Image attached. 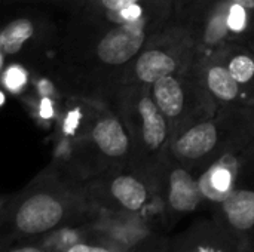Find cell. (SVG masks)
Masks as SVG:
<instances>
[{"label":"cell","instance_id":"30bf717a","mask_svg":"<svg viewBox=\"0 0 254 252\" xmlns=\"http://www.w3.org/2000/svg\"><path fill=\"white\" fill-rule=\"evenodd\" d=\"M254 163V134L237 141L196 177L207 211L222 203Z\"/></svg>","mask_w":254,"mask_h":252},{"label":"cell","instance_id":"44dd1931","mask_svg":"<svg viewBox=\"0 0 254 252\" xmlns=\"http://www.w3.org/2000/svg\"><path fill=\"white\" fill-rule=\"evenodd\" d=\"M77 0H0V4H12V3H64L73 6Z\"/></svg>","mask_w":254,"mask_h":252},{"label":"cell","instance_id":"4fadbf2b","mask_svg":"<svg viewBox=\"0 0 254 252\" xmlns=\"http://www.w3.org/2000/svg\"><path fill=\"white\" fill-rule=\"evenodd\" d=\"M168 252H241L234 238L210 215L196 218L170 238Z\"/></svg>","mask_w":254,"mask_h":252},{"label":"cell","instance_id":"e0dca14e","mask_svg":"<svg viewBox=\"0 0 254 252\" xmlns=\"http://www.w3.org/2000/svg\"><path fill=\"white\" fill-rule=\"evenodd\" d=\"M65 252H129L128 250L98 236L91 235L88 239L80 241L70 247Z\"/></svg>","mask_w":254,"mask_h":252},{"label":"cell","instance_id":"ac0fdd59","mask_svg":"<svg viewBox=\"0 0 254 252\" xmlns=\"http://www.w3.org/2000/svg\"><path fill=\"white\" fill-rule=\"evenodd\" d=\"M0 252H48L34 241H24L18 244H12L7 247H1Z\"/></svg>","mask_w":254,"mask_h":252},{"label":"cell","instance_id":"5b68a950","mask_svg":"<svg viewBox=\"0 0 254 252\" xmlns=\"http://www.w3.org/2000/svg\"><path fill=\"white\" fill-rule=\"evenodd\" d=\"M177 24L189 36L198 58L254 39V12L232 0H179Z\"/></svg>","mask_w":254,"mask_h":252},{"label":"cell","instance_id":"6da1fadb","mask_svg":"<svg viewBox=\"0 0 254 252\" xmlns=\"http://www.w3.org/2000/svg\"><path fill=\"white\" fill-rule=\"evenodd\" d=\"M179 0H77L64 37V76L82 98L109 104L135 56L176 22Z\"/></svg>","mask_w":254,"mask_h":252},{"label":"cell","instance_id":"9c48e42d","mask_svg":"<svg viewBox=\"0 0 254 252\" xmlns=\"http://www.w3.org/2000/svg\"><path fill=\"white\" fill-rule=\"evenodd\" d=\"M159 198L164 211V227L171 230L182 218L207 209L198 177L170 154L156 174Z\"/></svg>","mask_w":254,"mask_h":252},{"label":"cell","instance_id":"d4e9b609","mask_svg":"<svg viewBox=\"0 0 254 252\" xmlns=\"http://www.w3.org/2000/svg\"><path fill=\"white\" fill-rule=\"evenodd\" d=\"M1 102H3V95L0 94V104H1Z\"/></svg>","mask_w":254,"mask_h":252},{"label":"cell","instance_id":"2e32d148","mask_svg":"<svg viewBox=\"0 0 254 252\" xmlns=\"http://www.w3.org/2000/svg\"><path fill=\"white\" fill-rule=\"evenodd\" d=\"M40 28L42 25L36 19L27 16L12 19L0 30V53H19L30 42L40 36Z\"/></svg>","mask_w":254,"mask_h":252},{"label":"cell","instance_id":"7c38bea8","mask_svg":"<svg viewBox=\"0 0 254 252\" xmlns=\"http://www.w3.org/2000/svg\"><path fill=\"white\" fill-rule=\"evenodd\" d=\"M88 224L94 236L107 239L129 252L152 245L167 233L158 223L146 217L122 212L97 211Z\"/></svg>","mask_w":254,"mask_h":252},{"label":"cell","instance_id":"d6986e66","mask_svg":"<svg viewBox=\"0 0 254 252\" xmlns=\"http://www.w3.org/2000/svg\"><path fill=\"white\" fill-rule=\"evenodd\" d=\"M24 83V71H21L19 68H9L7 74H6V85L12 89L21 86Z\"/></svg>","mask_w":254,"mask_h":252},{"label":"cell","instance_id":"8fae6325","mask_svg":"<svg viewBox=\"0 0 254 252\" xmlns=\"http://www.w3.org/2000/svg\"><path fill=\"white\" fill-rule=\"evenodd\" d=\"M211 217L234 238L241 252L254 251V163Z\"/></svg>","mask_w":254,"mask_h":252},{"label":"cell","instance_id":"7402d4cb","mask_svg":"<svg viewBox=\"0 0 254 252\" xmlns=\"http://www.w3.org/2000/svg\"><path fill=\"white\" fill-rule=\"evenodd\" d=\"M15 195H16V193H12V195H0V218H1L3 214L9 209L10 203H12L13 199H15Z\"/></svg>","mask_w":254,"mask_h":252},{"label":"cell","instance_id":"8992f818","mask_svg":"<svg viewBox=\"0 0 254 252\" xmlns=\"http://www.w3.org/2000/svg\"><path fill=\"white\" fill-rule=\"evenodd\" d=\"M80 184L95 211L146 217L165 230L156 177L125 166L106 171Z\"/></svg>","mask_w":254,"mask_h":252},{"label":"cell","instance_id":"cb8c5ba5","mask_svg":"<svg viewBox=\"0 0 254 252\" xmlns=\"http://www.w3.org/2000/svg\"><path fill=\"white\" fill-rule=\"evenodd\" d=\"M232 1H235V3H238V4L244 6L246 9L253 10L254 12V0H232Z\"/></svg>","mask_w":254,"mask_h":252},{"label":"cell","instance_id":"603a6c76","mask_svg":"<svg viewBox=\"0 0 254 252\" xmlns=\"http://www.w3.org/2000/svg\"><path fill=\"white\" fill-rule=\"evenodd\" d=\"M40 114H42V117L45 119H48L49 116H52V107H51V102L49 101H43V104H42V107H40Z\"/></svg>","mask_w":254,"mask_h":252},{"label":"cell","instance_id":"7a4b0ae2","mask_svg":"<svg viewBox=\"0 0 254 252\" xmlns=\"http://www.w3.org/2000/svg\"><path fill=\"white\" fill-rule=\"evenodd\" d=\"M95 214L82 184L60 166L51 165L16 192L0 218V248L31 241L65 224L89 221Z\"/></svg>","mask_w":254,"mask_h":252},{"label":"cell","instance_id":"52a82bcc","mask_svg":"<svg viewBox=\"0 0 254 252\" xmlns=\"http://www.w3.org/2000/svg\"><path fill=\"white\" fill-rule=\"evenodd\" d=\"M150 95L171 126L173 137L188 125L211 116L217 105L204 88L196 62L174 74L156 80Z\"/></svg>","mask_w":254,"mask_h":252},{"label":"cell","instance_id":"3957f363","mask_svg":"<svg viewBox=\"0 0 254 252\" xmlns=\"http://www.w3.org/2000/svg\"><path fill=\"white\" fill-rule=\"evenodd\" d=\"M107 105L121 116L129 132L132 143L129 166L156 177L168 156L173 132L150 89L141 85H122Z\"/></svg>","mask_w":254,"mask_h":252},{"label":"cell","instance_id":"4316f807","mask_svg":"<svg viewBox=\"0 0 254 252\" xmlns=\"http://www.w3.org/2000/svg\"><path fill=\"white\" fill-rule=\"evenodd\" d=\"M253 252H254V251H253Z\"/></svg>","mask_w":254,"mask_h":252},{"label":"cell","instance_id":"ffe728a7","mask_svg":"<svg viewBox=\"0 0 254 252\" xmlns=\"http://www.w3.org/2000/svg\"><path fill=\"white\" fill-rule=\"evenodd\" d=\"M168 250H170V236L165 235L164 238L153 242L152 245L144 247V248H141V250L135 252H168Z\"/></svg>","mask_w":254,"mask_h":252},{"label":"cell","instance_id":"5bb4252c","mask_svg":"<svg viewBox=\"0 0 254 252\" xmlns=\"http://www.w3.org/2000/svg\"><path fill=\"white\" fill-rule=\"evenodd\" d=\"M196 68L204 88L216 105H247L240 86L216 53L198 58Z\"/></svg>","mask_w":254,"mask_h":252},{"label":"cell","instance_id":"ba28073f","mask_svg":"<svg viewBox=\"0 0 254 252\" xmlns=\"http://www.w3.org/2000/svg\"><path fill=\"white\" fill-rule=\"evenodd\" d=\"M198 61L195 48L176 22L155 37L131 62L122 85H141L150 88L156 80L185 71ZM121 85V86H122Z\"/></svg>","mask_w":254,"mask_h":252},{"label":"cell","instance_id":"277c9868","mask_svg":"<svg viewBox=\"0 0 254 252\" xmlns=\"http://www.w3.org/2000/svg\"><path fill=\"white\" fill-rule=\"evenodd\" d=\"M254 134V105H217L216 111L177 132L168 154L198 174L237 141Z\"/></svg>","mask_w":254,"mask_h":252},{"label":"cell","instance_id":"484cf974","mask_svg":"<svg viewBox=\"0 0 254 252\" xmlns=\"http://www.w3.org/2000/svg\"><path fill=\"white\" fill-rule=\"evenodd\" d=\"M250 45H252V46H253V48H254V39H253V40H252V43H250Z\"/></svg>","mask_w":254,"mask_h":252},{"label":"cell","instance_id":"9a60e30c","mask_svg":"<svg viewBox=\"0 0 254 252\" xmlns=\"http://www.w3.org/2000/svg\"><path fill=\"white\" fill-rule=\"evenodd\" d=\"M219 59L235 79L243 100L247 105H254V48L250 43H234L219 52Z\"/></svg>","mask_w":254,"mask_h":252}]
</instances>
